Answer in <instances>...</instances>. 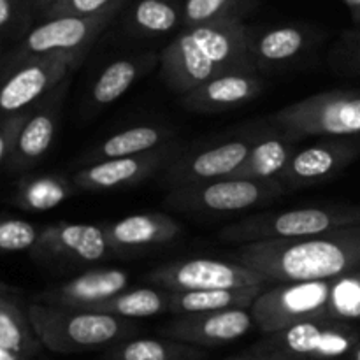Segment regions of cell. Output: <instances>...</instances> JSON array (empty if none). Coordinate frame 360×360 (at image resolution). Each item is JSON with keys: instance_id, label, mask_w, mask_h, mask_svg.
Here are the masks:
<instances>
[{"instance_id": "obj_33", "label": "cell", "mask_w": 360, "mask_h": 360, "mask_svg": "<svg viewBox=\"0 0 360 360\" xmlns=\"http://www.w3.org/2000/svg\"><path fill=\"white\" fill-rule=\"evenodd\" d=\"M41 229L20 218L0 217V255L30 252Z\"/></svg>"}, {"instance_id": "obj_11", "label": "cell", "mask_w": 360, "mask_h": 360, "mask_svg": "<svg viewBox=\"0 0 360 360\" xmlns=\"http://www.w3.org/2000/svg\"><path fill=\"white\" fill-rule=\"evenodd\" d=\"M153 287L167 292L218 290V288H243L267 285L262 274L243 266L238 260L190 259L162 264L148 273Z\"/></svg>"}, {"instance_id": "obj_40", "label": "cell", "mask_w": 360, "mask_h": 360, "mask_svg": "<svg viewBox=\"0 0 360 360\" xmlns=\"http://www.w3.org/2000/svg\"><path fill=\"white\" fill-rule=\"evenodd\" d=\"M221 360H274V359H271V357H266V355L255 354V352H252V350H250L248 354H243V355H234V357L221 359Z\"/></svg>"}, {"instance_id": "obj_43", "label": "cell", "mask_w": 360, "mask_h": 360, "mask_svg": "<svg viewBox=\"0 0 360 360\" xmlns=\"http://www.w3.org/2000/svg\"><path fill=\"white\" fill-rule=\"evenodd\" d=\"M2 58H4V55H2V53H0V63H2Z\"/></svg>"}, {"instance_id": "obj_36", "label": "cell", "mask_w": 360, "mask_h": 360, "mask_svg": "<svg viewBox=\"0 0 360 360\" xmlns=\"http://www.w3.org/2000/svg\"><path fill=\"white\" fill-rule=\"evenodd\" d=\"M32 14L30 0H0V34L23 30Z\"/></svg>"}, {"instance_id": "obj_39", "label": "cell", "mask_w": 360, "mask_h": 360, "mask_svg": "<svg viewBox=\"0 0 360 360\" xmlns=\"http://www.w3.org/2000/svg\"><path fill=\"white\" fill-rule=\"evenodd\" d=\"M343 4L350 13L352 21L355 25H360V0H343Z\"/></svg>"}, {"instance_id": "obj_7", "label": "cell", "mask_w": 360, "mask_h": 360, "mask_svg": "<svg viewBox=\"0 0 360 360\" xmlns=\"http://www.w3.org/2000/svg\"><path fill=\"white\" fill-rule=\"evenodd\" d=\"M360 343L350 323L316 319L264 334L252 352L274 360H343Z\"/></svg>"}, {"instance_id": "obj_38", "label": "cell", "mask_w": 360, "mask_h": 360, "mask_svg": "<svg viewBox=\"0 0 360 360\" xmlns=\"http://www.w3.org/2000/svg\"><path fill=\"white\" fill-rule=\"evenodd\" d=\"M58 2L60 0H30L32 13L37 14V16H41L42 20H44L46 14H48Z\"/></svg>"}, {"instance_id": "obj_31", "label": "cell", "mask_w": 360, "mask_h": 360, "mask_svg": "<svg viewBox=\"0 0 360 360\" xmlns=\"http://www.w3.org/2000/svg\"><path fill=\"white\" fill-rule=\"evenodd\" d=\"M257 4L259 0H183V13H185L183 28L218 23V21H243L246 14L255 9Z\"/></svg>"}, {"instance_id": "obj_19", "label": "cell", "mask_w": 360, "mask_h": 360, "mask_svg": "<svg viewBox=\"0 0 360 360\" xmlns=\"http://www.w3.org/2000/svg\"><path fill=\"white\" fill-rule=\"evenodd\" d=\"M129 283L130 276L123 269H91L65 283L41 292L35 297V302L91 311L108 299L127 290Z\"/></svg>"}, {"instance_id": "obj_32", "label": "cell", "mask_w": 360, "mask_h": 360, "mask_svg": "<svg viewBox=\"0 0 360 360\" xmlns=\"http://www.w3.org/2000/svg\"><path fill=\"white\" fill-rule=\"evenodd\" d=\"M327 319L345 323L360 320V269L333 280Z\"/></svg>"}, {"instance_id": "obj_13", "label": "cell", "mask_w": 360, "mask_h": 360, "mask_svg": "<svg viewBox=\"0 0 360 360\" xmlns=\"http://www.w3.org/2000/svg\"><path fill=\"white\" fill-rule=\"evenodd\" d=\"M246 44L257 72L276 74L308 60L320 44V32L301 23L248 27Z\"/></svg>"}, {"instance_id": "obj_6", "label": "cell", "mask_w": 360, "mask_h": 360, "mask_svg": "<svg viewBox=\"0 0 360 360\" xmlns=\"http://www.w3.org/2000/svg\"><path fill=\"white\" fill-rule=\"evenodd\" d=\"M285 193L278 179L224 178L169 190L165 206L188 214H232L262 207Z\"/></svg>"}, {"instance_id": "obj_18", "label": "cell", "mask_w": 360, "mask_h": 360, "mask_svg": "<svg viewBox=\"0 0 360 360\" xmlns=\"http://www.w3.org/2000/svg\"><path fill=\"white\" fill-rule=\"evenodd\" d=\"M255 327L252 309L174 315L160 327V334L179 343L214 348L245 338Z\"/></svg>"}, {"instance_id": "obj_25", "label": "cell", "mask_w": 360, "mask_h": 360, "mask_svg": "<svg viewBox=\"0 0 360 360\" xmlns=\"http://www.w3.org/2000/svg\"><path fill=\"white\" fill-rule=\"evenodd\" d=\"M294 144L295 141L276 127L257 132L255 143L248 157L231 178L257 179V181L278 179L290 162L292 155L295 153Z\"/></svg>"}, {"instance_id": "obj_29", "label": "cell", "mask_w": 360, "mask_h": 360, "mask_svg": "<svg viewBox=\"0 0 360 360\" xmlns=\"http://www.w3.org/2000/svg\"><path fill=\"white\" fill-rule=\"evenodd\" d=\"M76 185L72 179L62 174L27 176L18 183L14 190L13 202L23 211H49L58 207L74 195Z\"/></svg>"}, {"instance_id": "obj_23", "label": "cell", "mask_w": 360, "mask_h": 360, "mask_svg": "<svg viewBox=\"0 0 360 360\" xmlns=\"http://www.w3.org/2000/svg\"><path fill=\"white\" fill-rule=\"evenodd\" d=\"M120 14L123 32L132 37H164L185 25L183 0H130Z\"/></svg>"}, {"instance_id": "obj_2", "label": "cell", "mask_w": 360, "mask_h": 360, "mask_svg": "<svg viewBox=\"0 0 360 360\" xmlns=\"http://www.w3.org/2000/svg\"><path fill=\"white\" fill-rule=\"evenodd\" d=\"M246 28L248 25L239 20L183 28L158 56L162 81L183 97L213 77L257 72L246 44Z\"/></svg>"}, {"instance_id": "obj_28", "label": "cell", "mask_w": 360, "mask_h": 360, "mask_svg": "<svg viewBox=\"0 0 360 360\" xmlns=\"http://www.w3.org/2000/svg\"><path fill=\"white\" fill-rule=\"evenodd\" d=\"M206 350L169 338H129L104 350V360H204Z\"/></svg>"}, {"instance_id": "obj_4", "label": "cell", "mask_w": 360, "mask_h": 360, "mask_svg": "<svg viewBox=\"0 0 360 360\" xmlns=\"http://www.w3.org/2000/svg\"><path fill=\"white\" fill-rule=\"evenodd\" d=\"M360 225V206L329 204V206L292 207L285 211H264L250 214L227 225L218 238L234 245L287 241V239L313 238L330 231Z\"/></svg>"}, {"instance_id": "obj_5", "label": "cell", "mask_w": 360, "mask_h": 360, "mask_svg": "<svg viewBox=\"0 0 360 360\" xmlns=\"http://www.w3.org/2000/svg\"><path fill=\"white\" fill-rule=\"evenodd\" d=\"M269 122L295 143L360 137V90H329L278 109Z\"/></svg>"}, {"instance_id": "obj_27", "label": "cell", "mask_w": 360, "mask_h": 360, "mask_svg": "<svg viewBox=\"0 0 360 360\" xmlns=\"http://www.w3.org/2000/svg\"><path fill=\"white\" fill-rule=\"evenodd\" d=\"M266 285L243 288H218V290L171 292L172 315H192V313H214L227 309H250Z\"/></svg>"}, {"instance_id": "obj_17", "label": "cell", "mask_w": 360, "mask_h": 360, "mask_svg": "<svg viewBox=\"0 0 360 360\" xmlns=\"http://www.w3.org/2000/svg\"><path fill=\"white\" fill-rule=\"evenodd\" d=\"M178 153V144L171 143L150 153L111 158V160L83 165L79 171L74 172L70 179L77 190H84V192H109V190L129 188V186L146 181L155 172L164 171Z\"/></svg>"}, {"instance_id": "obj_9", "label": "cell", "mask_w": 360, "mask_h": 360, "mask_svg": "<svg viewBox=\"0 0 360 360\" xmlns=\"http://www.w3.org/2000/svg\"><path fill=\"white\" fill-rule=\"evenodd\" d=\"M330 287L333 281H302L266 288L250 308L255 327L262 334H273L308 320L327 319Z\"/></svg>"}, {"instance_id": "obj_41", "label": "cell", "mask_w": 360, "mask_h": 360, "mask_svg": "<svg viewBox=\"0 0 360 360\" xmlns=\"http://www.w3.org/2000/svg\"><path fill=\"white\" fill-rule=\"evenodd\" d=\"M0 360H28V359L21 357V355H18V354H13V352H9V350H4V348H0Z\"/></svg>"}, {"instance_id": "obj_42", "label": "cell", "mask_w": 360, "mask_h": 360, "mask_svg": "<svg viewBox=\"0 0 360 360\" xmlns=\"http://www.w3.org/2000/svg\"><path fill=\"white\" fill-rule=\"evenodd\" d=\"M343 360H360V343Z\"/></svg>"}, {"instance_id": "obj_16", "label": "cell", "mask_w": 360, "mask_h": 360, "mask_svg": "<svg viewBox=\"0 0 360 360\" xmlns=\"http://www.w3.org/2000/svg\"><path fill=\"white\" fill-rule=\"evenodd\" d=\"M360 157L359 137L322 139L295 151L278 178L285 190H299L330 181Z\"/></svg>"}, {"instance_id": "obj_3", "label": "cell", "mask_w": 360, "mask_h": 360, "mask_svg": "<svg viewBox=\"0 0 360 360\" xmlns=\"http://www.w3.org/2000/svg\"><path fill=\"white\" fill-rule=\"evenodd\" d=\"M28 316L42 347L63 355L108 350L137 333L134 320L35 301L28 304Z\"/></svg>"}, {"instance_id": "obj_10", "label": "cell", "mask_w": 360, "mask_h": 360, "mask_svg": "<svg viewBox=\"0 0 360 360\" xmlns=\"http://www.w3.org/2000/svg\"><path fill=\"white\" fill-rule=\"evenodd\" d=\"M79 63L70 56H37L0 69V122L30 111Z\"/></svg>"}, {"instance_id": "obj_34", "label": "cell", "mask_w": 360, "mask_h": 360, "mask_svg": "<svg viewBox=\"0 0 360 360\" xmlns=\"http://www.w3.org/2000/svg\"><path fill=\"white\" fill-rule=\"evenodd\" d=\"M130 0H60L51 11L44 16H104V14H116L118 16Z\"/></svg>"}, {"instance_id": "obj_35", "label": "cell", "mask_w": 360, "mask_h": 360, "mask_svg": "<svg viewBox=\"0 0 360 360\" xmlns=\"http://www.w3.org/2000/svg\"><path fill=\"white\" fill-rule=\"evenodd\" d=\"M329 62L334 70L360 74V30L345 32L329 53Z\"/></svg>"}, {"instance_id": "obj_15", "label": "cell", "mask_w": 360, "mask_h": 360, "mask_svg": "<svg viewBox=\"0 0 360 360\" xmlns=\"http://www.w3.org/2000/svg\"><path fill=\"white\" fill-rule=\"evenodd\" d=\"M69 90L70 76H67L27 112V118L18 132L16 143L6 164L9 171H27L48 155L58 132Z\"/></svg>"}, {"instance_id": "obj_37", "label": "cell", "mask_w": 360, "mask_h": 360, "mask_svg": "<svg viewBox=\"0 0 360 360\" xmlns=\"http://www.w3.org/2000/svg\"><path fill=\"white\" fill-rule=\"evenodd\" d=\"M25 118H27V112L0 122V165L7 164V160H9V155L13 151L18 132H20Z\"/></svg>"}, {"instance_id": "obj_12", "label": "cell", "mask_w": 360, "mask_h": 360, "mask_svg": "<svg viewBox=\"0 0 360 360\" xmlns=\"http://www.w3.org/2000/svg\"><path fill=\"white\" fill-rule=\"evenodd\" d=\"M257 132L239 134L231 139L210 144L202 150L181 153L164 169V183L171 188L231 178L248 157Z\"/></svg>"}, {"instance_id": "obj_22", "label": "cell", "mask_w": 360, "mask_h": 360, "mask_svg": "<svg viewBox=\"0 0 360 360\" xmlns=\"http://www.w3.org/2000/svg\"><path fill=\"white\" fill-rule=\"evenodd\" d=\"M157 63L158 56L155 53H134L111 60L91 83L88 94L90 111L97 112L120 101L137 83V79L155 69Z\"/></svg>"}, {"instance_id": "obj_24", "label": "cell", "mask_w": 360, "mask_h": 360, "mask_svg": "<svg viewBox=\"0 0 360 360\" xmlns=\"http://www.w3.org/2000/svg\"><path fill=\"white\" fill-rule=\"evenodd\" d=\"M171 143H174V139L167 127L155 125V123H139V125L123 129L102 139L81 157V164L88 165L95 164V162L111 160V158L144 155L160 150Z\"/></svg>"}, {"instance_id": "obj_26", "label": "cell", "mask_w": 360, "mask_h": 360, "mask_svg": "<svg viewBox=\"0 0 360 360\" xmlns=\"http://www.w3.org/2000/svg\"><path fill=\"white\" fill-rule=\"evenodd\" d=\"M41 347L28 316V306L21 304L13 288L0 283V348L30 359Z\"/></svg>"}, {"instance_id": "obj_8", "label": "cell", "mask_w": 360, "mask_h": 360, "mask_svg": "<svg viewBox=\"0 0 360 360\" xmlns=\"http://www.w3.org/2000/svg\"><path fill=\"white\" fill-rule=\"evenodd\" d=\"M115 18L116 14L48 18L30 28L16 48L4 55L0 69L37 56H70L83 62L91 46Z\"/></svg>"}, {"instance_id": "obj_21", "label": "cell", "mask_w": 360, "mask_h": 360, "mask_svg": "<svg viewBox=\"0 0 360 360\" xmlns=\"http://www.w3.org/2000/svg\"><path fill=\"white\" fill-rule=\"evenodd\" d=\"M111 252H143L167 245L181 234L178 220L164 213H143L102 224Z\"/></svg>"}, {"instance_id": "obj_1", "label": "cell", "mask_w": 360, "mask_h": 360, "mask_svg": "<svg viewBox=\"0 0 360 360\" xmlns=\"http://www.w3.org/2000/svg\"><path fill=\"white\" fill-rule=\"evenodd\" d=\"M236 257L267 283L333 281L360 269V225L313 238L243 245Z\"/></svg>"}, {"instance_id": "obj_20", "label": "cell", "mask_w": 360, "mask_h": 360, "mask_svg": "<svg viewBox=\"0 0 360 360\" xmlns=\"http://www.w3.org/2000/svg\"><path fill=\"white\" fill-rule=\"evenodd\" d=\"M262 90L264 79L257 72H232L206 81L183 95L181 102L192 112L220 115L255 101Z\"/></svg>"}, {"instance_id": "obj_30", "label": "cell", "mask_w": 360, "mask_h": 360, "mask_svg": "<svg viewBox=\"0 0 360 360\" xmlns=\"http://www.w3.org/2000/svg\"><path fill=\"white\" fill-rule=\"evenodd\" d=\"M91 311L105 313L125 320L150 319L171 311V292L158 287L127 288Z\"/></svg>"}, {"instance_id": "obj_14", "label": "cell", "mask_w": 360, "mask_h": 360, "mask_svg": "<svg viewBox=\"0 0 360 360\" xmlns=\"http://www.w3.org/2000/svg\"><path fill=\"white\" fill-rule=\"evenodd\" d=\"M109 252L102 225L58 221L41 229L30 257L42 264L88 266L104 260Z\"/></svg>"}]
</instances>
